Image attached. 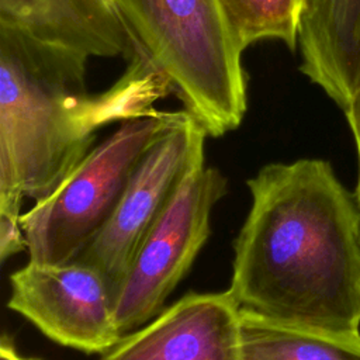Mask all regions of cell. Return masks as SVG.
I'll use <instances>...</instances> for the list:
<instances>
[{"instance_id":"cell-8","label":"cell","mask_w":360,"mask_h":360,"mask_svg":"<svg viewBox=\"0 0 360 360\" xmlns=\"http://www.w3.org/2000/svg\"><path fill=\"white\" fill-rule=\"evenodd\" d=\"M239 346L240 309L229 290L187 292L100 360H238Z\"/></svg>"},{"instance_id":"cell-17","label":"cell","mask_w":360,"mask_h":360,"mask_svg":"<svg viewBox=\"0 0 360 360\" xmlns=\"http://www.w3.org/2000/svg\"><path fill=\"white\" fill-rule=\"evenodd\" d=\"M108 3H111V4H114L115 6V0H107Z\"/></svg>"},{"instance_id":"cell-3","label":"cell","mask_w":360,"mask_h":360,"mask_svg":"<svg viewBox=\"0 0 360 360\" xmlns=\"http://www.w3.org/2000/svg\"><path fill=\"white\" fill-rule=\"evenodd\" d=\"M134 48L169 82L184 110L219 138L248 110V79L219 0H115Z\"/></svg>"},{"instance_id":"cell-2","label":"cell","mask_w":360,"mask_h":360,"mask_svg":"<svg viewBox=\"0 0 360 360\" xmlns=\"http://www.w3.org/2000/svg\"><path fill=\"white\" fill-rule=\"evenodd\" d=\"M89 59L0 27V218L51 195L93 149L97 131L148 115L172 87L142 55L108 90L86 89Z\"/></svg>"},{"instance_id":"cell-9","label":"cell","mask_w":360,"mask_h":360,"mask_svg":"<svg viewBox=\"0 0 360 360\" xmlns=\"http://www.w3.org/2000/svg\"><path fill=\"white\" fill-rule=\"evenodd\" d=\"M0 27L87 59L138 52L124 18L107 0H0Z\"/></svg>"},{"instance_id":"cell-16","label":"cell","mask_w":360,"mask_h":360,"mask_svg":"<svg viewBox=\"0 0 360 360\" xmlns=\"http://www.w3.org/2000/svg\"><path fill=\"white\" fill-rule=\"evenodd\" d=\"M357 233H359V240H360V217H359V226H357Z\"/></svg>"},{"instance_id":"cell-13","label":"cell","mask_w":360,"mask_h":360,"mask_svg":"<svg viewBox=\"0 0 360 360\" xmlns=\"http://www.w3.org/2000/svg\"><path fill=\"white\" fill-rule=\"evenodd\" d=\"M27 250L25 235L21 228V222L0 218V259H6Z\"/></svg>"},{"instance_id":"cell-6","label":"cell","mask_w":360,"mask_h":360,"mask_svg":"<svg viewBox=\"0 0 360 360\" xmlns=\"http://www.w3.org/2000/svg\"><path fill=\"white\" fill-rule=\"evenodd\" d=\"M205 138L204 128L191 114L184 108L173 111L169 125L136 166L112 215L76 259L100 270L114 291L179 181L204 155Z\"/></svg>"},{"instance_id":"cell-4","label":"cell","mask_w":360,"mask_h":360,"mask_svg":"<svg viewBox=\"0 0 360 360\" xmlns=\"http://www.w3.org/2000/svg\"><path fill=\"white\" fill-rule=\"evenodd\" d=\"M159 111L120 122L84 156L63 183L21 215L28 262H75L117 208L128 183L153 142L172 120Z\"/></svg>"},{"instance_id":"cell-10","label":"cell","mask_w":360,"mask_h":360,"mask_svg":"<svg viewBox=\"0 0 360 360\" xmlns=\"http://www.w3.org/2000/svg\"><path fill=\"white\" fill-rule=\"evenodd\" d=\"M300 70L340 110L360 90V0H305Z\"/></svg>"},{"instance_id":"cell-14","label":"cell","mask_w":360,"mask_h":360,"mask_svg":"<svg viewBox=\"0 0 360 360\" xmlns=\"http://www.w3.org/2000/svg\"><path fill=\"white\" fill-rule=\"evenodd\" d=\"M346 121L349 124V128L352 131V135L354 138L356 149H357V158H359V179L357 186L354 190V195L360 208V90L353 96V98L349 101V104L342 110Z\"/></svg>"},{"instance_id":"cell-5","label":"cell","mask_w":360,"mask_h":360,"mask_svg":"<svg viewBox=\"0 0 360 360\" xmlns=\"http://www.w3.org/2000/svg\"><path fill=\"white\" fill-rule=\"evenodd\" d=\"M226 194V179L198 156L142 240L115 290V321L122 335L152 321L191 269L211 233V212Z\"/></svg>"},{"instance_id":"cell-15","label":"cell","mask_w":360,"mask_h":360,"mask_svg":"<svg viewBox=\"0 0 360 360\" xmlns=\"http://www.w3.org/2000/svg\"><path fill=\"white\" fill-rule=\"evenodd\" d=\"M0 360H39V359H27L21 356L17 352L13 340L7 335H4L0 342Z\"/></svg>"},{"instance_id":"cell-12","label":"cell","mask_w":360,"mask_h":360,"mask_svg":"<svg viewBox=\"0 0 360 360\" xmlns=\"http://www.w3.org/2000/svg\"><path fill=\"white\" fill-rule=\"evenodd\" d=\"M219 3L242 53L264 39L281 41L291 52L297 51L305 0H219Z\"/></svg>"},{"instance_id":"cell-11","label":"cell","mask_w":360,"mask_h":360,"mask_svg":"<svg viewBox=\"0 0 360 360\" xmlns=\"http://www.w3.org/2000/svg\"><path fill=\"white\" fill-rule=\"evenodd\" d=\"M238 360H360V338L339 339L287 329L240 312Z\"/></svg>"},{"instance_id":"cell-7","label":"cell","mask_w":360,"mask_h":360,"mask_svg":"<svg viewBox=\"0 0 360 360\" xmlns=\"http://www.w3.org/2000/svg\"><path fill=\"white\" fill-rule=\"evenodd\" d=\"M10 285L7 307L62 346L104 354L122 338L115 291L94 266L28 262L10 276Z\"/></svg>"},{"instance_id":"cell-1","label":"cell","mask_w":360,"mask_h":360,"mask_svg":"<svg viewBox=\"0 0 360 360\" xmlns=\"http://www.w3.org/2000/svg\"><path fill=\"white\" fill-rule=\"evenodd\" d=\"M233 242L240 312L287 329L360 338V208L329 162L264 165Z\"/></svg>"}]
</instances>
